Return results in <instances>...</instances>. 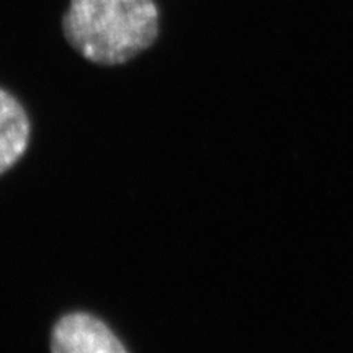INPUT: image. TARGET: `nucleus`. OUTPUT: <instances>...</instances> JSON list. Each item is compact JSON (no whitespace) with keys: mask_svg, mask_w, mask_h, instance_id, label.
Masks as SVG:
<instances>
[{"mask_svg":"<svg viewBox=\"0 0 353 353\" xmlns=\"http://www.w3.org/2000/svg\"><path fill=\"white\" fill-rule=\"evenodd\" d=\"M30 134L32 125L23 105L10 92L0 88V175L23 157Z\"/></svg>","mask_w":353,"mask_h":353,"instance_id":"obj_3","label":"nucleus"},{"mask_svg":"<svg viewBox=\"0 0 353 353\" xmlns=\"http://www.w3.org/2000/svg\"><path fill=\"white\" fill-rule=\"evenodd\" d=\"M63 32L90 63L120 65L156 43L159 8L154 0H70Z\"/></svg>","mask_w":353,"mask_h":353,"instance_id":"obj_1","label":"nucleus"},{"mask_svg":"<svg viewBox=\"0 0 353 353\" xmlns=\"http://www.w3.org/2000/svg\"><path fill=\"white\" fill-rule=\"evenodd\" d=\"M51 353H128L103 321L76 311L59 317L51 332Z\"/></svg>","mask_w":353,"mask_h":353,"instance_id":"obj_2","label":"nucleus"}]
</instances>
